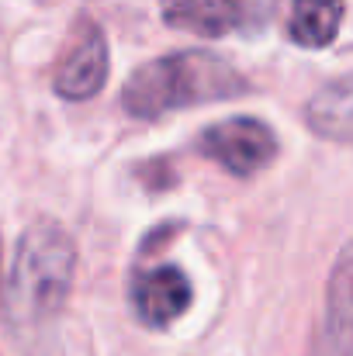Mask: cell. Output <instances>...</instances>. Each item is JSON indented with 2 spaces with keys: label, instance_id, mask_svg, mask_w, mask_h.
<instances>
[{
  "label": "cell",
  "instance_id": "52a82bcc",
  "mask_svg": "<svg viewBox=\"0 0 353 356\" xmlns=\"http://www.w3.org/2000/svg\"><path fill=\"white\" fill-rule=\"evenodd\" d=\"M246 0H159V14L170 28L198 38H222L246 21Z\"/></svg>",
  "mask_w": 353,
  "mask_h": 356
},
{
  "label": "cell",
  "instance_id": "7a4b0ae2",
  "mask_svg": "<svg viewBox=\"0 0 353 356\" xmlns=\"http://www.w3.org/2000/svg\"><path fill=\"white\" fill-rule=\"evenodd\" d=\"M77 273V245L70 232L38 218L17 238L10 280H7V318L14 329H45L63 312Z\"/></svg>",
  "mask_w": 353,
  "mask_h": 356
},
{
  "label": "cell",
  "instance_id": "277c9868",
  "mask_svg": "<svg viewBox=\"0 0 353 356\" xmlns=\"http://www.w3.org/2000/svg\"><path fill=\"white\" fill-rule=\"evenodd\" d=\"M108 70H111L108 35L97 21L84 17L70 35V45H66V52L56 66L52 87L63 101H91L104 90Z\"/></svg>",
  "mask_w": 353,
  "mask_h": 356
},
{
  "label": "cell",
  "instance_id": "3957f363",
  "mask_svg": "<svg viewBox=\"0 0 353 356\" xmlns=\"http://www.w3.org/2000/svg\"><path fill=\"white\" fill-rule=\"evenodd\" d=\"M198 149L233 177H256L277 159V135L267 121L233 115L208 124L198 138Z\"/></svg>",
  "mask_w": 353,
  "mask_h": 356
},
{
  "label": "cell",
  "instance_id": "5b68a950",
  "mask_svg": "<svg viewBox=\"0 0 353 356\" xmlns=\"http://www.w3.org/2000/svg\"><path fill=\"white\" fill-rule=\"evenodd\" d=\"M194 301V287L187 273L173 263L152 266L132 280V308L142 325L149 329H170L177 318L187 315Z\"/></svg>",
  "mask_w": 353,
  "mask_h": 356
},
{
  "label": "cell",
  "instance_id": "8992f818",
  "mask_svg": "<svg viewBox=\"0 0 353 356\" xmlns=\"http://www.w3.org/2000/svg\"><path fill=\"white\" fill-rule=\"evenodd\" d=\"M353 266L350 245L340 249L333 277L326 284V305L315 329L312 356H353Z\"/></svg>",
  "mask_w": 353,
  "mask_h": 356
},
{
  "label": "cell",
  "instance_id": "9c48e42d",
  "mask_svg": "<svg viewBox=\"0 0 353 356\" xmlns=\"http://www.w3.org/2000/svg\"><path fill=\"white\" fill-rule=\"evenodd\" d=\"M353 94H350V76H336L333 83L319 87L315 97L305 108V121L315 135L333 138V142H350L353 131Z\"/></svg>",
  "mask_w": 353,
  "mask_h": 356
},
{
  "label": "cell",
  "instance_id": "6da1fadb",
  "mask_svg": "<svg viewBox=\"0 0 353 356\" xmlns=\"http://www.w3.org/2000/svg\"><path fill=\"white\" fill-rule=\"evenodd\" d=\"M246 90L249 83L229 59L187 49L142 63L121 87V108L139 121H156L170 111L229 101Z\"/></svg>",
  "mask_w": 353,
  "mask_h": 356
},
{
  "label": "cell",
  "instance_id": "ba28073f",
  "mask_svg": "<svg viewBox=\"0 0 353 356\" xmlns=\"http://www.w3.org/2000/svg\"><path fill=\"white\" fill-rule=\"evenodd\" d=\"M347 0H291L288 38L301 49H326L343 28Z\"/></svg>",
  "mask_w": 353,
  "mask_h": 356
}]
</instances>
